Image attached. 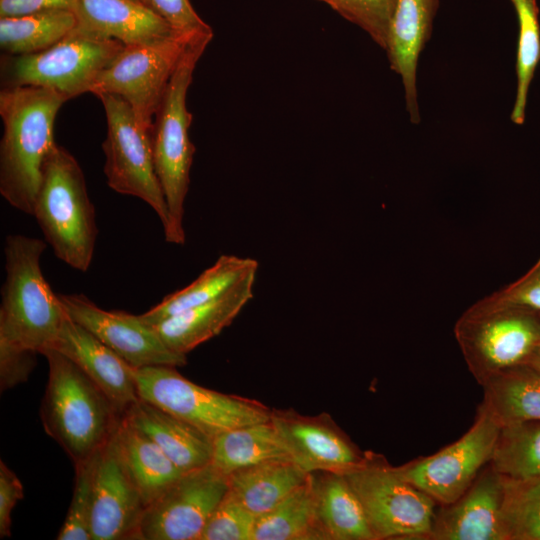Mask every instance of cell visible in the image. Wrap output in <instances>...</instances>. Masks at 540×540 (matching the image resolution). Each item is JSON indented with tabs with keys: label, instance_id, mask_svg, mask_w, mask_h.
Here are the masks:
<instances>
[{
	"label": "cell",
	"instance_id": "obj_42",
	"mask_svg": "<svg viewBox=\"0 0 540 540\" xmlns=\"http://www.w3.org/2000/svg\"><path fill=\"white\" fill-rule=\"evenodd\" d=\"M526 364L540 373V346L533 352Z\"/></svg>",
	"mask_w": 540,
	"mask_h": 540
},
{
	"label": "cell",
	"instance_id": "obj_20",
	"mask_svg": "<svg viewBox=\"0 0 540 540\" xmlns=\"http://www.w3.org/2000/svg\"><path fill=\"white\" fill-rule=\"evenodd\" d=\"M439 0H397L386 48L390 67L402 79L412 123L420 121L417 100L419 55L432 33Z\"/></svg>",
	"mask_w": 540,
	"mask_h": 540
},
{
	"label": "cell",
	"instance_id": "obj_29",
	"mask_svg": "<svg viewBox=\"0 0 540 540\" xmlns=\"http://www.w3.org/2000/svg\"><path fill=\"white\" fill-rule=\"evenodd\" d=\"M252 540H325L317 519L312 473L273 509L257 517Z\"/></svg>",
	"mask_w": 540,
	"mask_h": 540
},
{
	"label": "cell",
	"instance_id": "obj_26",
	"mask_svg": "<svg viewBox=\"0 0 540 540\" xmlns=\"http://www.w3.org/2000/svg\"><path fill=\"white\" fill-rule=\"evenodd\" d=\"M480 405L500 426L540 420V373L527 364L502 370L481 385Z\"/></svg>",
	"mask_w": 540,
	"mask_h": 540
},
{
	"label": "cell",
	"instance_id": "obj_14",
	"mask_svg": "<svg viewBox=\"0 0 540 540\" xmlns=\"http://www.w3.org/2000/svg\"><path fill=\"white\" fill-rule=\"evenodd\" d=\"M67 315L107 345L133 368L184 366L187 356L170 350L154 326L139 315L98 307L83 294H58Z\"/></svg>",
	"mask_w": 540,
	"mask_h": 540
},
{
	"label": "cell",
	"instance_id": "obj_6",
	"mask_svg": "<svg viewBox=\"0 0 540 540\" xmlns=\"http://www.w3.org/2000/svg\"><path fill=\"white\" fill-rule=\"evenodd\" d=\"M455 338L477 382L526 364L540 346V313L479 300L457 320Z\"/></svg>",
	"mask_w": 540,
	"mask_h": 540
},
{
	"label": "cell",
	"instance_id": "obj_33",
	"mask_svg": "<svg viewBox=\"0 0 540 540\" xmlns=\"http://www.w3.org/2000/svg\"><path fill=\"white\" fill-rule=\"evenodd\" d=\"M502 478L505 540H540V476L524 480Z\"/></svg>",
	"mask_w": 540,
	"mask_h": 540
},
{
	"label": "cell",
	"instance_id": "obj_24",
	"mask_svg": "<svg viewBox=\"0 0 540 540\" xmlns=\"http://www.w3.org/2000/svg\"><path fill=\"white\" fill-rule=\"evenodd\" d=\"M258 266V262L252 258L221 255L189 285L165 296L139 316L145 323L154 326L168 317L221 296L244 279L256 275Z\"/></svg>",
	"mask_w": 540,
	"mask_h": 540
},
{
	"label": "cell",
	"instance_id": "obj_17",
	"mask_svg": "<svg viewBox=\"0 0 540 540\" xmlns=\"http://www.w3.org/2000/svg\"><path fill=\"white\" fill-rule=\"evenodd\" d=\"M503 478L488 465L455 502L435 513L428 539L505 540Z\"/></svg>",
	"mask_w": 540,
	"mask_h": 540
},
{
	"label": "cell",
	"instance_id": "obj_30",
	"mask_svg": "<svg viewBox=\"0 0 540 540\" xmlns=\"http://www.w3.org/2000/svg\"><path fill=\"white\" fill-rule=\"evenodd\" d=\"M76 24L74 11L68 9L0 17V47L9 56L37 53L65 38Z\"/></svg>",
	"mask_w": 540,
	"mask_h": 540
},
{
	"label": "cell",
	"instance_id": "obj_44",
	"mask_svg": "<svg viewBox=\"0 0 540 540\" xmlns=\"http://www.w3.org/2000/svg\"><path fill=\"white\" fill-rule=\"evenodd\" d=\"M134 1L140 2V0H134Z\"/></svg>",
	"mask_w": 540,
	"mask_h": 540
},
{
	"label": "cell",
	"instance_id": "obj_11",
	"mask_svg": "<svg viewBox=\"0 0 540 540\" xmlns=\"http://www.w3.org/2000/svg\"><path fill=\"white\" fill-rule=\"evenodd\" d=\"M201 32L206 31L179 33L157 42L125 45L98 75L90 93L121 97L131 107L138 123L151 132L153 117L178 62L187 44Z\"/></svg>",
	"mask_w": 540,
	"mask_h": 540
},
{
	"label": "cell",
	"instance_id": "obj_32",
	"mask_svg": "<svg viewBox=\"0 0 540 540\" xmlns=\"http://www.w3.org/2000/svg\"><path fill=\"white\" fill-rule=\"evenodd\" d=\"M516 10L519 35L517 43V90L511 120L523 124L529 87L540 61V26L537 0H510Z\"/></svg>",
	"mask_w": 540,
	"mask_h": 540
},
{
	"label": "cell",
	"instance_id": "obj_22",
	"mask_svg": "<svg viewBox=\"0 0 540 540\" xmlns=\"http://www.w3.org/2000/svg\"><path fill=\"white\" fill-rule=\"evenodd\" d=\"M123 417L148 435L183 473L211 463L212 439L152 403L139 398Z\"/></svg>",
	"mask_w": 540,
	"mask_h": 540
},
{
	"label": "cell",
	"instance_id": "obj_31",
	"mask_svg": "<svg viewBox=\"0 0 540 540\" xmlns=\"http://www.w3.org/2000/svg\"><path fill=\"white\" fill-rule=\"evenodd\" d=\"M489 465L507 479L540 476V420L501 426Z\"/></svg>",
	"mask_w": 540,
	"mask_h": 540
},
{
	"label": "cell",
	"instance_id": "obj_35",
	"mask_svg": "<svg viewBox=\"0 0 540 540\" xmlns=\"http://www.w3.org/2000/svg\"><path fill=\"white\" fill-rule=\"evenodd\" d=\"M397 0H332L330 7L386 50Z\"/></svg>",
	"mask_w": 540,
	"mask_h": 540
},
{
	"label": "cell",
	"instance_id": "obj_3",
	"mask_svg": "<svg viewBox=\"0 0 540 540\" xmlns=\"http://www.w3.org/2000/svg\"><path fill=\"white\" fill-rule=\"evenodd\" d=\"M213 30L195 35L187 44L156 111L151 130L156 174L160 181L169 220L164 230L167 242L184 245V203L190 185L195 146L190 140L192 114L187 93L196 65L213 38Z\"/></svg>",
	"mask_w": 540,
	"mask_h": 540
},
{
	"label": "cell",
	"instance_id": "obj_28",
	"mask_svg": "<svg viewBox=\"0 0 540 540\" xmlns=\"http://www.w3.org/2000/svg\"><path fill=\"white\" fill-rule=\"evenodd\" d=\"M291 460L270 420L234 428L212 440L211 465L225 476L271 460Z\"/></svg>",
	"mask_w": 540,
	"mask_h": 540
},
{
	"label": "cell",
	"instance_id": "obj_9",
	"mask_svg": "<svg viewBox=\"0 0 540 540\" xmlns=\"http://www.w3.org/2000/svg\"><path fill=\"white\" fill-rule=\"evenodd\" d=\"M114 39H97L72 30L43 51L2 59L4 87L36 86L69 100L90 92L98 75L124 48Z\"/></svg>",
	"mask_w": 540,
	"mask_h": 540
},
{
	"label": "cell",
	"instance_id": "obj_37",
	"mask_svg": "<svg viewBox=\"0 0 540 540\" xmlns=\"http://www.w3.org/2000/svg\"><path fill=\"white\" fill-rule=\"evenodd\" d=\"M497 305H515L540 313V258L519 279L483 298Z\"/></svg>",
	"mask_w": 540,
	"mask_h": 540
},
{
	"label": "cell",
	"instance_id": "obj_13",
	"mask_svg": "<svg viewBox=\"0 0 540 540\" xmlns=\"http://www.w3.org/2000/svg\"><path fill=\"white\" fill-rule=\"evenodd\" d=\"M228 489V477L211 463L183 473L146 507L139 539L200 540L211 514Z\"/></svg>",
	"mask_w": 540,
	"mask_h": 540
},
{
	"label": "cell",
	"instance_id": "obj_18",
	"mask_svg": "<svg viewBox=\"0 0 540 540\" xmlns=\"http://www.w3.org/2000/svg\"><path fill=\"white\" fill-rule=\"evenodd\" d=\"M51 348L79 366L121 415L139 399L134 368L69 316Z\"/></svg>",
	"mask_w": 540,
	"mask_h": 540
},
{
	"label": "cell",
	"instance_id": "obj_15",
	"mask_svg": "<svg viewBox=\"0 0 540 540\" xmlns=\"http://www.w3.org/2000/svg\"><path fill=\"white\" fill-rule=\"evenodd\" d=\"M145 509L113 434L96 455L90 520L92 540L139 539Z\"/></svg>",
	"mask_w": 540,
	"mask_h": 540
},
{
	"label": "cell",
	"instance_id": "obj_41",
	"mask_svg": "<svg viewBox=\"0 0 540 540\" xmlns=\"http://www.w3.org/2000/svg\"><path fill=\"white\" fill-rule=\"evenodd\" d=\"M76 0H0V17L19 16L44 10H73Z\"/></svg>",
	"mask_w": 540,
	"mask_h": 540
},
{
	"label": "cell",
	"instance_id": "obj_43",
	"mask_svg": "<svg viewBox=\"0 0 540 540\" xmlns=\"http://www.w3.org/2000/svg\"><path fill=\"white\" fill-rule=\"evenodd\" d=\"M320 1L325 2V3L328 4L329 6H330V4H331V2H332V0H320Z\"/></svg>",
	"mask_w": 540,
	"mask_h": 540
},
{
	"label": "cell",
	"instance_id": "obj_25",
	"mask_svg": "<svg viewBox=\"0 0 540 540\" xmlns=\"http://www.w3.org/2000/svg\"><path fill=\"white\" fill-rule=\"evenodd\" d=\"M114 439L146 507L183 474L148 435L123 416Z\"/></svg>",
	"mask_w": 540,
	"mask_h": 540
},
{
	"label": "cell",
	"instance_id": "obj_39",
	"mask_svg": "<svg viewBox=\"0 0 540 540\" xmlns=\"http://www.w3.org/2000/svg\"><path fill=\"white\" fill-rule=\"evenodd\" d=\"M37 353L0 340L1 391L27 381L36 361Z\"/></svg>",
	"mask_w": 540,
	"mask_h": 540
},
{
	"label": "cell",
	"instance_id": "obj_38",
	"mask_svg": "<svg viewBox=\"0 0 540 540\" xmlns=\"http://www.w3.org/2000/svg\"><path fill=\"white\" fill-rule=\"evenodd\" d=\"M140 2L164 19L178 33L212 29L197 14L190 0H140Z\"/></svg>",
	"mask_w": 540,
	"mask_h": 540
},
{
	"label": "cell",
	"instance_id": "obj_2",
	"mask_svg": "<svg viewBox=\"0 0 540 540\" xmlns=\"http://www.w3.org/2000/svg\"><path fill=\"white\" fill-rule=\"evenodd\" d=\"M42 355L49 365L41 406L43 427L76 465L109 441L123 415L67 356L54 348H47Z\"/></svg>",
	"mask_w": 540,
	"mask_h": 540
},
{
	"label": "cell",
	"instance_id": "obj_12",
	"mask_svg": "<svg viewBox=\"0 0 540 540\" xmlns=\"http://www.w3.org/2000/svg\"><path fill=\"white\" fill-rule=\"evenodd\" d=\"M501 426L479 407L475 422L457 441L428 457L394 467L407 482L448 505L460 498L489 464Z\"/></svg>",
	"mask_w": 540,
	"mask_h": 540
},
{
	"label": "cell",
	"instance_id": "obj_8",
	"mask_svg": "<svg viewBox=\"0 0 540 540\" xmlns=\"http://www.w3.org/2000/svg\"><path fill=\"white\" fill-rule=\"evenodd\" d=\"M357 494L376 539H428L436 501L404 480L382 455L365 452L343 472Z\"/></svg>",
	"mask_w": 540,
	"mask_h": 540
},
{
	"label": "cell",
	"instance_id": "obj_7",
	"mask_svg": "<svg viewBox=\"0 0 540 540\" xmlns=\"http://www.w3.org/2000/svg\"><path fill=\"white\" fill-rule=\"evenodd\" d=\"M139 398L191 424L212 440L234 428L270 420L272 409L238 395L202 387L174 366L134 368Z\"/></svg>",
	"mask_w": 540,
	"mask_h": 540
},
{
	"label": "cell",
	"instance_id": "obj_4",
	"mask_svg": "<svg viewBox=\"0 0 540 540\" xmlns=\"http://www.w3.org/2000/svg\"><path fill=\"white\" fill-rule=\"evenodd\" d=\"M46 243L22 234L5 239L0 340L42 354L55 343L68 315L40 266Z\"/></svg>",
	"mask_w": 540,
	"mask_h": 540
},
{
	"label": "cell",
	"instance_id": "obj_16",
	"mask_svg": "<svg viewBox=\"0 0 540 540\" xmlns=\"http://www.w3.org/2000/svg\"><path fill=\"white\" fill-rule=\"evenodd\" d=\"M270 421L291 460L307 473H343L364 458L365 452L325 412L308 416L293 409H272Z\"/></svg>",
	"mask_w": 540,
	"mask_h": 540
},
{
	"label": "cell",
	"instance_id": "obj_23",
	"mask_svg": "<svg viewBox=\"0 0 540 540\" xmlns=\"http://www.w3.org/2000/svg\"><path fill=\"white\" fill-rule=\"evenodd\" d=\"M316 512L325 540H377L363 506L341 472L312 473Z\"/></svg>",
	"mask_w": 540,
	"mask_h": 540
},
{
	"label": "cell",
	"instance_id": "obj_10",
	"mask_svg": "<svg viewBox=\"0 0 540 540\" xmlns=\"http://www.w3.org/2000/svg\"><path fill=\"white\" fill-rule=\"evenodd\" d=\"M106 115L104 174L107 185L117 193L137 197L159 217L163 229L169 220L165 196L156 174L151 132L137 121L121 97L99 93Z\"/></svg>",
	"mask_w": 540,
	"mask_h": 540
},
{
	"label": "cell",
	"instance_id": "obj_21",
	"mask_svg": "<svg viewBox=\"0 0 540 540\" xmlns=\"http://www.w3.org/2000/svg\"><path fill=\"white\" fill-rule=\"evenodd\" d=\"M255 279L256 275L250 276L221 296L168 317L154 328L170 350L187 355L232 323L252 299Z\"/></svg>",
	"mask_w": 540,
	"mask_h": 540
},
{
	"label": "cell",
	"instance_id": "obj_5",
	"mask_svg": "<svg viewBox=\"0 0 540 540\" xmlns=\"http://www.w3.org/2000/svg\"><path fill=\"white\" fill-rule=\"evenodd\" d=\"M33 216L56 257L86 272L98 234L95 209L78 161L58 144L45 161Z\"/></svg>",
	"mask_w": 540,
	"mask_h": 540
},
{
	"label": "cell",
	"instance_id": "obj_36",
	"mask_svg": "<svg viewBox=\"0 0 540 540\" xmlns=\"http://www.w3.org/2000/svg\"><path fill=\"white\" fill-rule=\"evenodd\" d=\"M257 516L230 489L211 514L200 540H252Z\"/></svg>",
	"mask_w": 540,
	"mask_h": 540
},
{
	"label": "cell",
	"instance_id": "obj_27",
	"mask_svg": "<svg viewBox=\"0 0 540 540\" xmlns=\"http://www.w3.org/2000/svg\"><path fill=\"white\" fill-rule=\"evenodd\" d=\"M309 474L292 460H271L232 473L228 484L240 502L258 517L302 485Z\"/></svg>",
	"mask_w": 540,
	"mask_h": 540
},
{
	"label": "cell",
	"instance_id": "obj_40",
	"mask_svg": "<svg viewBox=\"0 0 540 540\" xmlns=\"http://www.w3.org/2000/svg\"><path fill=\"white\" fill-rule=\"evenodd\" d=\"M23 498V486L17 475L0 462V537L11 536V514L18 500Z\"/></svg>",
	"mask_w": 540,
	"mask_h": 540
},
{
	"label": "cell",
	"instance_id": "obj_1",
	"mask_svg": "<svg viewBox=\"0 0 540 540\" xmlns=\"http://www.w3.org/2000/svg\"><path fill=\"white\" fill-rule=\"evenodd\" d=\"M68 100L36 86L4 87L0 92V194L25 214L33 215L45 161L57 144L56 115Z\"/></svg>",
	"mask_w": 540,
	"mask_h": 540
},
{
	"label": "cell",
	"instance_id": "obj_34",
	"mask_svg": "<svg viewBox=\"0 0 540 540\" xmlns=\"http://www.w3.org/2000/svg\"><path fill=\"white\" fill-rule=\"evenodd\" d=\"M96 455L75 465V485L58 540H92L90 520Z\"/></svg>",
	"mask_w": 540,
	"mask_h": 540
},
{
	"label": "cell",
	"instance_id": "obj_19",
	"mask_svg": "<svg viewBox=\"0 0 540 540\" xmlns=\"http://www.w3.org/2000/svg\"><path fill=\"white\" fill-rule=\"evenodd\" d=\"M74 31L124 45L146 44L179 34L160 16L134 0H76ZM208 31V30H207Z\"/></svg>",
	"mask_w": 540,
	"mask_h": 540
}]
</instances>
